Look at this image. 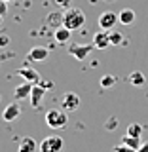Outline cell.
<instances>
[{
    "mask_svg": "<svg viewBox=\"0 0 148 152\" xmlns=\"http://www.w3.org/2000/svg\"><path fill=\"white\" fill-rule=\"evenodd\" d=\"M84 23H85L84 10L70 6V8H66L63 12V25L69 28V31H78V28L84 27Z\"/></svg>",
    "mask_w": 148,
    "mask_h": 152,
    "instance_id": "obj_1",
    "label": "cell"
},
{
    "mask_svg": "<svg viewBox=\"0 0 148 152\" xmlns=\"http://www.w3.org/2000/svg\"><path fill=\"white\" fill-rule=\"evenodd\" d=\"M46 124L51 129H63L69 124V116H66V110L63 108H51V110L46 112Z\"/></svg>",
    "mask_w": 148,
    "mask_h": 152,
    "instance_id": "obj_2",
    "label": "cell"
},
{
    "mask_svg": "<svg viewBox=\"0 0 148 152\" xmlns=\"http://www.w3.org/2000/svg\"><path fill=\"white\" fill-rule=\"evenodd\" d=\"M63 137L59 135H50V137H44L42 142L38 145V150L40 152H61L63 150Z\"/></svg>",
    "mask_w": 148,
    "mask_h": 152,
    "instance_id": "obj_3",
    "label": "cell"
},
{
    "mask_svg": "<svg viewBox=\"0 0 148 152\" xmlns=\"http://www.w3.org/2000/svg\"><path fill=\"white\" fill-rule=\"evenodd\" d=\"M93 50H95L93 44H72V46H69V53L72 57H76L78 61H85Z\"/></svg>",
    "mask_w": 148,
    "mask_h": 152,
    "instance_id": "obj_4",
    "label": "cell"
},
{
    "mask_svg": "<svg viewBox=\"0 0 148 152\" xmlns=\"http://www.w3.org/2000/svg\"><path fill=\"white\" fill-rule=\"evenodd\" d=\"M97 23H99V28H103V31H112V28L116 27V23H118V13L106 10V12H103L101 15H99Z\"/></svg>",
    "mask_w": 148,
    "mask_h": 152,
    "instance_id": "obj_5",
    "label": "cell"
},
{
    "mask_svg": "<svg viewBox=\"0 0 148 152\" xmlns=\"http://www.w3.org/2000/svg\"><path fill=\"white\" fill-rule=\"evenodd\" d=\"M47 55H50V50H47V48L34 46V48H31V50H28L27 61H28V63H42V61L47 59Z\"/></svg>",
    "mask_w": 148,
    "mask_h": 152,
    "instance_id": "obj_6",
    "label": "cell"
},
{
    "mask_svg": "<svg viewBox=\"0 0 148 152\" xmlns=\"http://www.w3.org/2000/svg\"><path fill=\"white\" fill-rule=\"evenodd\" d=\"M61 107H63V110H66V112L78 110V108H80V97L76 93H72V91L65 93L63 99H61Z\"/></svg>",
    "mask_w": 148,
    "mask_h": 152,
    "instance_id": "obj_7",
    "label": "cell"
},
{
    "mask_svg": "<svg viewBox=\"0 0 148 152\" xmlns=\"http://www.w3.org/2000/svg\"><path fill=\"white\" fill-rule=\"evenodd\" d=\"M44 95H46V88L44 86H40V84H34L32 86V91H31V107L32 108H40V104H42V101H44Z\"/></svg>",
    "mask_w": 148,
    "mask_h": 152,
    "instance_id": "obj_8",
    "label": "cell"
},
{
    "mask_svg": "<svg viewBox=\"0 0 148 152\" xmlns=\"http://www.w3.org/2000/svg\"><path fill=\"white\" fill-rule=\"evenodd\" d=\"M17 74L23 76V80H25V82H31V84H38V82L42 80V76L38 74V70H34L32 66H28V65L21 66V69H17Z\"/></svg>",
    "mask_w": 148,
    "mask_h": 152,
    "instance_id": "obj_9",
    "label": "cell"
},
{
    "mask_svg": "<svg viewBox=\"0 0 148 152\" xmlns=\"http://www.w3.org/2000/svg\"><path fill=\"white\" fill-rule=\"evenodd\" d=\"M19 116H21V107L17 104V101L6 104V108L2 110V120L4 122H13V120H17Z\"/></svg>",
    "mask_w": 148,
    "mask_h": 152,
    "instance_id": "obj_10",
    "label": "cell"
},
{
    "mask_svg": "<svg viewBox=\"0 0 148 152\" xmlns=\"http://www.w3.org/2000/svg\"><path fill=\"white\" fill-rule=\"evenodd\" d=\"M93 46L97 48V50H106L108 46H112L110 44V34H108V31H99L97 34L93 36Z\"/></svg>",
    "mask_w": 148,
    "mask_h": 152,
    "instance_id": "obj_11",
    "label": "cell"
},
{
    "mask_svg": "<svg viewBox=\"0 0 148 152\" xmlns=\"http://www.w3.org/2000/svg\"><path fill=\"white\" fill-rule=\"evenodd\" d=\"M32 86H34V84H31V82H23V84H19L17 88L13 89V99H15V101H23V99L31 97Z\"/></svg>",
    "mask_w": 148,
    "mask_h": 152,
    "instance_id": "obj_12",
    "label": "cell"
},
{
    "mask_svg": "<svg viewBox=\"0 0 148 152\" xmlns=\"http://www.w3.org/2000/svg\"><path fill=\"white\" fill-rule=\"evenodd\" d=\"M70 36H72V31H69L65 25L57 27L55 31H53V38H55L57 44H66V42L70 40Z\"/></svg>",
    "mask_w": 148,
    "mask_h": 152,
    "instance_id": "obj_13",
    "label": "cell"
},
{
    "mask_svg": "<svg viewBox=\"0 0 148 152\" xmlns=\"http://www.w3.org/2000/svg\"><path fill=\"white\" fill-rule=\"evenodd\" d=\"M135 19H137V15L131 8H123L122 12H118V21H120L122 25H133Z\"/></svg>",
    "mask_w": 148,
    "mask_h": 152,
    "instance_id": "obj_14",
    "label": "cell"
},
{
    "mask_svg": "<svg viewBox=\"0 0 148 152\" xmlns=\"http://www.w3.org/2000/svg\"><path fill=\"white\" fill-rule=\"evenodd\" d=\"M46 25L51 27L53 31H55L57 27H61V25H63V12H51V13H47Z\"/></svg>",
    "mask_w": 148,
    "mask_h": 152,
    "instance_id": "obj_15",
    "label": "cell"
},
{
    "mask_svg": "<svg viewBox=\"0 0 148 152\" xmlns=\"http://www.w3.org/2000/svg\"><path fill=\"white\" fill-rule=\"evenodd\" d=\"M36 148H38V145L32 137H23L21 142H19L17 152H36Z\"/></svg>",
    "mask_w": 148,
    "mask_h": 152,
    "instance_id": "obj_16",
    "label": "cell"
},
{
    "mask_svg": "<svg viewBox=\"0 0 148 152\" xmlns=\"http://www.w3.org/2000/svg\"><path fill=\"white\" fill-rule=\"evenodd\" d=\"M122 142L123 145H127V146H131V148H135V150H139V146L142 145V141H141V137H135V135H123L122 137Z\"/></svg>",
    "mask_w": 148,
    "mask_h": 152,
    "instance_id": "obj_17",
    "label": "cell"
},
{
    "mask_svg": "<svg viewBox=\"0 0 148 152\" xmlns=\"http://www.w3.org/2000/svg\"><path fill=\"white\" fill-rule=\"evenodd\" d=\"M129 82L133 86H137V88H141V86H144L146 78H144V74H142L141 70H133V72L129 74Z\"/></svg>",
    "mask_w": 148,
    "mask_h": 152,
    "instance_id": "obj_18",
    "label": "cell"
},
{
    "mask_svg": "<svg viewBox=\"0 0 148 152\" xmlns=\"http://www.w3.org/2000/svg\"><path fill=\"white\" fill-rule=\"evenodd\" d=\"M99 84H101V88H103V89H108V88H112V86L116 84V76H112V74H104V76H101Z\"/></svg>",
    "mask_w": 148,
    "mask_h": 152,
    "instance_id": "obj_19",
    "label": "cell"
},
{
    "mask_svg": "<svg viewBox=\"0 0 148 152\" xmlns=\"http://www.w3.org/2000/svg\"><path fill=\"white\" fill-rule=\"evenodd\" d=\"M142 126L141 124H137V122H133V124H129V127H127V135H135V137H141L142 135Z\"/></svg>",
    "mask_w": 148,
    "mask_h": 152,
    "instance_id": "obj_20",
    "label": "cell"
},
{
    "mask_svg": "<svg viewBox=\"0 0 148 152\" xmlns=\"http://www.w3.org/2000/svg\"><path fill=\"white\" fill-rule=\"evenodd\" d=\"M108 34H110V44L112 46H120L123 44V36H122V32H118V31H108Z\"/></svg>",
    "mask_w": 148,
    "mask_h": 152,
    "instance_id": "obj_21",
    "label": "cell"
},
{
    "mask_svg": "<svg viewBox=\"0 0 148 152\" xmlns=\"http://www.w3.org/2000/svg\"><path fill=\"white\" fill-rule=\"evenodd\" d=\"M51 2H53L57 8H63V10H66V8L72 6V0H51Z\"/></svg>",
    "mask_w": 148,
    "mask_h": 152,
    "instance_id": "obj_22",
    "label": "cell"
},
{
    "mask_svg": "<svg viewBox=\"0 0 148 152\" xmlns=\"http://www.w3.org/2000/svg\"><path fill=\"white\" fill-rule=\"evenodd\" d=\"M114 152H137L135 148H131V146H127V145H123V142H122V145H116V146H114Z\"/></svg>",
    "mask_w": 148,
    "mask_h": 152,
    "instance_id": "obj_23",
    "label": "cell"
},
{
    "mask_svg": "<svg viewBox=\"0 0 148 152\" xmlns=\"http://www.w3.org/2000/svg\"><path fill=\"white\" fill-rule=\"evenodd\" d=\"M116 126H118V120H116L114 116H110V118H108V124H106V129H108V131H112Z\"/></svg>",
    "mask_w": 148,
    "mask_h": 152,
    "instance_id": "obj_24",
    "label": "cell"
},
{
    "mask_svg": "<svg viewBox=\"0 0 148 152\" xmlns=\"http://www.w3.org/2000/svg\"><path fill=\"white\" fill-rule=\"evenodd\" d=\"M8 13V2L6 0H0V17H4Z\"/></svg>",
    "mask_w": 148,
    "mask_h": 152,
    "instance_id": "obj_25",
    "label": "cell"
},
{
    "mask_svg": "<svg viewBox=\"0 0 148 152\" xmlns=\"http://www.w3.org/2000/svg\"><path fill=\"white\" fill-rule=\"evenodd\" d=\"M8 46H9V36L0 34V48H8Z\"/></svg>",
    "mask_w": 148,
    "mask_h": 152,
    "instance_id": "obj_26",
    "label": "cell"
},
{
    "mask_svg": "<svg viewBox=\"0 0 148 152\" xmlns=\"http://www.w3.org/2000/svg\"><path fill=\"white\" fill-rule=\"evenodd\" d=\"M38 84H40V86H44L46 89H47V88H53V82H50V80H40Z\"/></svg>",
    "mask_w": 148,
    "mask_h": 152,
    "instance_id": "obj_27",
    "label": "cell"
},
{
    "mask_svg": "<svg viewBox=\"0 0 148 152\" xmlns=\"http://www.w3.org/2000/svg\"><path fill=\"white\" fill-rule=\"evenodd\" d=\"M137 152H148V142H142V145L139 146V150Z\"/></svg>",
    "mask_w": 148,
    "mask_h": 152,
    "instance_id": "obj_28",
    "label": "cell"
},
{
    "mask_svg": "<svg viewBox=\"0 0 148 152\" xmlns=\"http://www.w3.org/2000/svg\"><path fill=\"white\" fill-rule=\"evenodd\" d=\"M104 2H114V0H104Z\"/></svg>",
    "mask_w": 148,
    "mask_h": 152,
    "instance_id": "obj_29",
    "label": "cell"
},
{
    "mask_svg": "<svg viewBox=\"0 0 148 152\" xmlns=\"http://www.w3.org/2000/svg\"><path fill=\"white\" fill-rule=\"evenodd\" d=\"M0 27H2V17H0Z\"/></svg>",
    "mask_w": 148,
    "mask_h": 152,
    "instance_id": "obj_30",
    "label": "cell"
},
{
    "mask_svg": "<svg viewBox=\"0 0 148 152\" xmlns=\"http://www.w3.org/2000/svg\"><path fill=\"white\" fill-rule=\"evenodd\" d=\"M6 2H13V0H6Z\"/></svg>",
    "mask_w": 148,
    "mask_h": 152,
    "instance_id": "obj_31",
    "label": "cell"
},
{
    "mask_svg": "<svg viewBox=\"0 0 148 152\" xmlns=\"http://www.w3.org/2000/svg\"><path fill=\"white\" fill-rule=\"evenodd\" d=\"M0 99H2V97H0Z\"/></svg>",
    "mask_w": 148,
    "mask_h": 152,
    "instance_id": "obj_32",
    "label": "cell"
}]
</instances>
